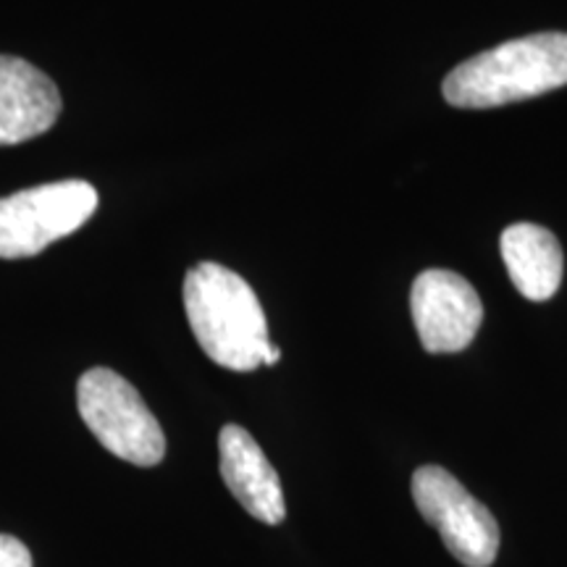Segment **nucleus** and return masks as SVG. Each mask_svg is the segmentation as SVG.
Returning a JSON list of instances; mask_svg holds the SVG:
<instances>
[{"mask_svg": "<svg viewBox=\"0 0 567 567\" xmlns=\"http://www.w3.org/2000/svg\"><path fill=\"white\" fill-rule=\"evenodd\" d=\"M184 310L197 344L213 363L237 373L264 365L271 350L266 313L243 276L218 264L189 268Z\"/></svg>", "mask_w": 567, "mask_h": 567, "instance_id": "obj_1", "label": "nucleus"}, {"mask_svg": "<svg viewBox=\"0 0 567 567\" xmlns=\"http://www.w3.org/2000/svg\"><path fill=\"white\" fill-rule=\"evenodd\" d=\"M567 84V34H526L467 59L444 76V101L455 109H499Z\"/></svg>", "mask_w": 567, "mask_h": 567, "instance_id": "obj_2", "label": "nucleus"}, {"mask_svg": "<svg viewBox=\"0 0 567 567\" xmlns=\"http://www.w3.org/2000/svg\"><path fill=\"white\" fill-rule=\"evenodd\" d=\"M76 408L111 455L140 467L158 465L166 436L137 389L111 368H92L76 384Z\"/></svg>", "mask_w": 567, "mask_h": 567, "instance_id": "obj_3", "label": "nucleus"}, {"mask_svg": "<svg viewBox=\"0 0 567 567\" xmlns=\"http://www.w3.org/2000/svg\"><path fill=\"white\" fill-rule=\"evenodd\" d=\"M95 187L82 179L51 182L0 197V258H32L90 221Z\"/></svg>", "mask_w": 567, "mask_h": 567, "instance_id": "obj_4", "label": "nucleus"}, {"mask_svg": "<svg viewBox=\"0 0 567 567\" xmlns=\"http://www.w3.org/2000/svg\"><path fill=\"white\" fill-rule=\"evenodd\" d=\"M413 499L417 513L442 536L444 547L465 567H492L499 555V526L450 471L423 465L413 473Z\"/></svg>", "mask_w": 567, "mask_h": 567, "instance_id": "obj_5", "label": "nucleus"}, {"mask_svg": "<svg viewBox=\"0 0 567 567\" xmlns=\"http://www.w3.org/2000/svg\"><path fill=\"white\" fill-rule=\"evenodd\" d=\"M410 313L425 352L452 354L467 350L476 339L484 323V302L460 274L431 268L413 281Z\"/></svg>", "mask_w": 567, "mask_h": 567, "instance_id": "obj_6", "label": "nucleus"}, {"mask_svg": "<svg viewBox=\"0 0 567 567\" xmlns=\"http://www.w3.org/2000/svg\"><path fill=\"white\" fill-rule=\"evenodd\" d=\"M218 455H221V478L234 499L266 526H279L287 517L279 473L247 434L243 425H224L218 434Z\"/></svg>", "mask_w": 567, "mask_h": 567, "instance_id": "obj_7", "label": "nucleus"}, {"mask_svg": "<svg viewBox=\"0 0 567 567\" xmlns=\"http://www.w3.org/2000/svg\"><path fill=\"white\" fill-rule=\"evenodd\" d=\"M61 113V92L48 74L17 55H0V145L40 137Z\"/></svg>", "mask_w": 567, "mask_h": 567, "instance_id": "obj_8", "label": "nucleus"}, {"mask_svg": "<svg viewBox=\"0 0 567 567\" xmlns=\"http://www.w3.org/2000/svg\"><path fill=\"white\" fill-rule=\"evenodd\" d=\"M502 258L515 289L530 302H547L563 284L559 239L538 224H513L502 231Z\"/></svg>", "mask_w": 567, "mask_h": 567, "instance_id": "obj_9", "label": "nucleus"}, {"mask_svg": "<svg viewBox=\"0 0 567 567\" xmlns=\"http://www.w3.org/2000/svg\"><path fill=\"white\" fill-rule=\"evenodd\" d=\"M0 567H32V555L19 538L0 534Z\"/></svg>", "mask_w": 567, "mask_h": 567, "instance_id": "obj_10", "label": "nucleus"}, {"mask_svg": "<svg viewBox=\"0 0 567 567\" xmlns=\"http://www.w3.org/2000/svg\"><path fill=\"white\" fill-rule=\"evenodd\" d=\"M279 360H281V350H279V347L271 344V350H268L264 365H276V363H279Z\"/></svg>", "mask_w": 567, "mask_h": 567, "instance_id": "obj_11", "label": "nucleus"}]
</instances>
